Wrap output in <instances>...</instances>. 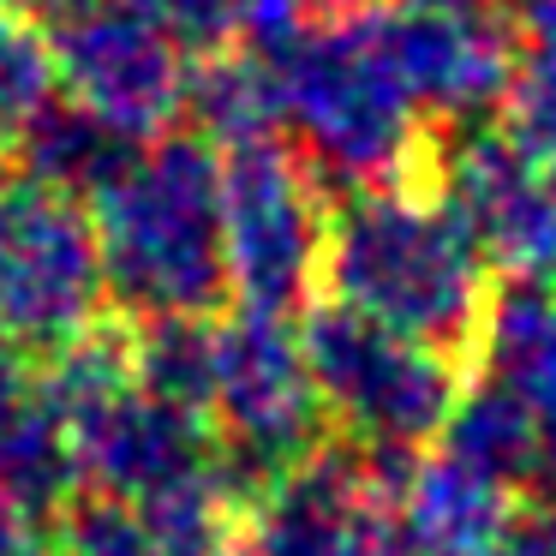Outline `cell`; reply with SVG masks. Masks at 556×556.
I'll use <instances>...</instances> for the list:
<instances>
[{"label":"cell","mask_w":556,"mask_h":556,"mask_svg":"<svg viewBox=\"0 0 556 556\" xmlns=\"http://www.w3.org/2000/svg\"><path fill=\"white\" fill-rule=\"evenodd\" d=\"M496 269L425 180L359 186L329 204L324 293L472 371Z\"/></svg>","instance_id":"1"},{"label":"cell","mask_w":556,"mask_h":556,"mask_svg":"<svg viewBox=\"0 0 556 556\" xmlns=\"http://www.w3.org/2000/svg\"><path fill=\"white\" fill-rule=\"evenodd\" d=\"M109 305L126 324L210 317L233 300L222 233V150L192 126L144 138L126 174L90 198Z\"/></svg>","instance_id":"2"},{"label":"cell","mask_w":556,"mask_h":556,"mask_svg":"<svg viewBox=\"0 0 556 556\" xmlns=\"http://www.w3.org/2000/svg\"><path fill=\"white\" fill-rule=\"evenodd\" d=\"M264 54L276 73L281 138L300 150V162L329 198L359 186L425 180L431 126L377 37V7L359 18L300 30Z\"/></svg>","instance_id":"3"},{"label":"cell","mask_w":556,"mask_h":556,"mask_svg":"<svg viewBox=\"0 0 556 556\" xmlns=\"http://www.w3.org/2000/svg\"><path fill=\"white\" fill-rule=\"evenodd\" d=\"M300 348L324 401L329 437L359 443L365 455H419L425 443H437L467 383L460 359L329 293H317L300 312Z\"/></svg>","instance_id":"4"},{"label":"cell","mask_w":556,"mask_h":556,"mask_svg":"<svg viewBox=\"0 0 556 556\" xmlns=\"http://www.w3.org/2000/svg\"><path fill=\"white\" fill-rule=\"evenodd\" d=\"M210 425H216V479L240 515L293 460L324 443L329 419L300 348V317L252 312V305L216 317Z\"/></svg>","instance_id":"5"},{"label":"cell","mask_w":556,"mask_h":556,"mask_svg":"<svg viewBox=\"0 0 556 556\" xmlns=\"http://www.w3.org/2000/svg\"><path fill=\"white\" fill-rule=\"evenodd\" d=\"M329 204L317 174L281 132L222 150V233L233 305L300 317L324 293Z\"/></svg>","instance_id":"6"},{"label":"cell","mask_w":556,"mask_h":556,"mask_svg":"<svg viewBox=\"0 0 556 556\" xmlns=\"http://www.w3.org/2000/svg\"><path fill=\"white\" fill-rule=\"evenodd\" d=\"M109 312L114 305L90 204L25 174L7 180L0 186V324L30 353H49Z\"/></svg>","instance_id":"7"},{"label":"cell","mask_w":556,"mask_h":556,"mask_svg":"<svg viewBox=\"0 0 556 556\" xmlns=\"http://www.w3.org/2000/svg\"><path fill=\"white\" fill-rule=\"evenodd\" d=\"M425 186L448 204L496 276L556 281V168L503 121L431 132Z\"/></svg>","instance_id":"8"},{"label":"cell","mask_w":556,"mask_h":556,"mask_svg":"<svg viewBox=\"0 0 556 556\" xmlns=\"http://www.w3.org/2000/svg\"><path fill=\"white\" fill-rule=\"evenodd\" d=\"M42 30H49L61 90L97 109L109 126L156 138L180 121L192 49L168 25L138 13L132 0H85Z\"/></svg>","instance_id":"9"},{"label":"cell","mask_w":556,"mask_h":556,"mask_svg":"<svg viewBox=\"0 0 556 556\" xmlns=\"http://www.w3.org/2000/svg\"><path fill=\"white\" fill-rule=\"evenodd\" d=\"M377 37L431 132L503 121L520 37L508 30L496 0H467V7L395 0V7H377Z\"/></svg>","instance_id":"10"},{"label":"cell","mask_w":556,"mask_h":556,"mask_svg":"<svg viewBox=\"0 0 556 556\" xmlns=\"http://www.w3.org/2000/svg\"><path fill=\"white\" fill-rule=\"evenodd\" d=\"M240 539L257 556H413L371 455L341 437H324L245 508Z\"/></svg>","instance_id":"11"},{"label":"cell","mask_w":556,"mask_h":556,"mask_svg":"<svg viewBox=\"0 0 556 556\" xmlns=\"http://www.w3.org/2000/svg\"><path fill=\"white\" fill-rule=\"evenodd\" d=\"M66 431H73L85 491L121 496V503H144L216 460V425L180 401L150 395L138 377L78 407Z\"/></svg>","instance_id":"12"},{"label":"cell","mask_w":556,"mask_h":556,"mask_svg":"<svg viewBox=\"0 0 556 556\" xmlns=\"http://www.w3.org/2000/svg\"><path fill=\"white\" fill-rule=\"evenodd\" d=\"M448 460L472 467L479 479H491L496 491L520 496H556V437L539 419L520 389H508L491 371H467L460 401L448 413L443 437H437Z\"/></svg>","instance_id":"13"},{"label":"cell","mask_w":556,"mask_h":556,"mask_svg":"<svg viewBox=\"0 0 556 556\" xmlns=\"http://www.w3.org/2000/svg\"><path fill=\"white\" fill-rule=\"evenodd\" d=\"M138 150H144V138L121 132V126H109L97 109H85V102H73L66 90H54V97L18 126V138L7 144V156L18 162L25 180L54 186V192L90 204L102 186L121 180L126 162H132Z\"/></svg>","instance_id":"14"},{"label":"cell","mask_w":556,"mask_h":556,"mask_svg":"<svg viewBox=\"0 0 556 556\" xmlns=\"http://www.w3.org/2000/svg\"><path fill=\"white\" fill-rule=\"evenodd\" d=\"M515 496L496 491L491 479H479L472 467L448 460L437 448L431 460L419 455V467L407 472L395 496V520H401V539H407L413 556H472V551H491L496 532H503Z\"/></svg>","instance_id":"15"},{"label":"cell","mask_w":556,"mask_h":556,"mask_svg":"<svg viewBox=\"0 0 556 556\" xmlns=\"http://www.w3.org/2000/svg\"><path fill=\"white\" fill-rule=\"evenodd\" d=\"M472 371H491L508 389H520L556 437V281H496Z\"/></svg>","instance_id":"16"},{"label":"cell","mask_w":556,"mask_h":556,"mask_svg":"<svg viewBox=\"0 0 556 556\" xmlns=\"http://www.w3.org/2000/svg\"><path fill=\"white\" fill-rule=\"evenodd\" d=\"M78 491H85V472H78V455H73V431L30 389L18 407L0 413V503L13 515L37 520V527H49Z\"/></svg>","instance_id":"17"},{"label":"cell","mask_w":556,"mask_h":556,"mask_svg":"<svg viewBox=\"0 0 556 556\" xmlns=\"http://www.w3.org/2000/svg\"><path fill=\"white\" fill-rule=\"evenodd\" d=\"M180 121L192 126V132H204L216 150H233V144H252V138L281 132L269 54L252 49V42H240V37L222 42V49L192 54Z\"/></svg>","instance_id":"18"},{"label":"cell","mask_w":556,"mask_h":556,"mask_svg":"<svg viewBox=\"0 0 556 556\" xmlns=\"http://www.w3.org/2000/svg\"><path fill=\"white\" fill-rule=\"evenodd\" d=\"M132 377L150 395L180 401V407L210 419V395H216V312L132 324Z\"/></svg>","instance_id":"19"},{"label":"cell","mask_w":556,"mask_h":556,"mask_svg":"<svg viewBox=\"0 0 556 556\" xmlns=\"http://www.w3.org/2000/svg\"><path fill=\"white\" fill-rule=\"evenodd\" d=\"M61 90L49 30L37 18H18L0 7V150L18 138V126Z\"/></svg>","instance_id":"20"},{"label":"cell","mask_w":556,"mask_h":556,"mask_svg":"<svg viewBox=\"0 0 556 556\" xmlns=\"http://www.w3.org/2000/svg\"><path fill=\"white\" fill-rule=\"evenodd\" d=\"M49 556H162L150 539L138 503L102 491H78L61 515L49 520Z\"/></svg>","instance_id":"21"},{"label":"cell","mask_w":556,"mask_h":556,"mask_svg":"<svg viewBox=\"0 0 556 556\" xmlns=\"http://www.w3.org/2000/svg\"><path fill=\"white\" fill-rule=\"evenodd\" d=\"M503 126L556 168V37H520Z\"/></svg>","instance_id":"22"},{"label":"cell","mask_w":556,"mask_h":556,"mask_svg":"<svg viewBox=\"0 0 556 556\" xmlns=\"http://www.w3.org/2000/svg\"><path fill=\"white\" fill-rule=\"evenodd\" d=\"M377 0H240V42L252 49H276V42L300 37V30L336 25V18H359Z\"/></svg>","instance_id":"23"},{"label":"cell","mask_w":556,"mask_h":556,"mask_svg":"<svg viewBox=\"0 0 556 556\" xmlns=\"http://www.w3.org/2000/svg\"><path fill=\"white\" fill-rule=\"evenodd\" d=\"M138 13H150L156 25H168L192 54L222 49L240 37V0H132Z\"/></svg>","instance_id":"24"},{"label":"cell","mask_w":556,"mask_h":556,"mask_svg":"<svg viewBox=\"0 0 556 556\" xmlns=\"http://www.w3.org/2000/svg\"><path fill=\"white\" fill-rule=\"evenodd\" d=\"M491 556H556V496H520L496 532Z\"/></svg>","instance_id":"25"},{"label":"cell","mask_w":556,"mask_h":556,"mask_svg":"<svg viewBox=\"0 0 556 556\" xmlns=\"http://www.w3.org/2000/svg\"><path fill=\"white\" fill-rule=\"evenodd\" d=\"M30 389H37V353H30L13 329L0 324V413L18 407Z\"/></svg>","instance_id":"26"},{"label":"cell","mask_w":556,"mask_h":556,"mask_svg":"<svg viewBox=\"0 0 556 556\" xmlns=\"http://www.w3.org/2000/svg\"><path fill=\"white\" fill-rule=\"evenodd\" d=\"M0 556H49V539L37 532V520L13 515L0 503Z\"/></svg>","instance_id":"27"},{"label":"cell","mask_w":556,"mask_h":556,"mask_svg":"<svg viewBox=\"0 0 556 556\" xmlns=\"http://www.w3.org/2000/svg\"><path fill=\"white\" fill-rule=\"evenodd\" d=\"M7 13H18V18H37V25H54L61 13H73V7H85V0H0Z\"/></svg>","instance_id":"28"},{"label":"cell","mask_w":556,"mask_h":556,"mask_svg":"<svg viewBox=\"0 0 556 556\" xmlns=\"http://www.w3.org/2000/svg\"><path fill=\"white\" fill-rule=\"evenodd\" d=\"M419 7H467V0H419Z\"/></svg>","instance_id":"29"}]
</instances>
